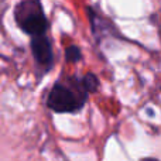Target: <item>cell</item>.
Returning a JSON list of instances; mask_svg holds the SVG:
<instances>
[{
  "instance_id": "cell-4",
  "label": "cell",
  "mask_w": 161,
  "mask_h": 161,
  "mask_svg": "<svg viewBox=\"0 0 161 161\" xmlns=\"http://www.w3.org/2000/svg\"><path fill=\"white\" fill-rule=\"evenodd\" d=\"M80 82H82L83 88L88 91V93H93V92H96L97 89H99V79L92 72L85 74V75L80 78Z\"/></svg>"
},
{
  "instance_id": "cell-3",
  "label": "cell",
  "mask_w": 161,
  "mask_h": 161,
  "mask_svg": "<svg viewBox=\"0 0 161 161\" xmlns=\"http://www.w3.org/2000/svg\"><path fill=\"white\" fill-rule=\"evenodd\" d=\"M31 53H33L34 59L42 72H48L53 68V45H51V41L47 37V34L31 37Z\"/></svg>"
},
{
  "instance_id": "cell-2",
  "label": "cell",
  "mask_w": 161,
  "mask_h": 161,
  "mask_svg": "<svg viewBox=\"0 0 161 161\" xmlns=\"http://www.w3.org/2000/svg\"><path fill=\"white\" fill-rule=\"evenodd\" d=\"M14 20L20 30L31 37L47 34L50 28L41 0H21L14 8Z\"/></svg>"
},
{
  "instance_id": "cell-1",
  "label": "cell",
  "mask_w": 161,
  "mask_h": 161,
  "mask_svg": "<svg viewBox=\"0 0 161 161\" xmlns=\"http://www.w3.org/2000/svg\"><path fill=\"white\" fill-rule=\"evenodd\" d=\"M88 91L76 76L58 80L50 91L47 106L55 113H74L83 108L88 99Z\"/></svg>"
},
{
  "instance_id": "cell-5",
  "label": "cell",
  "mask_w": 161,
  "mask_h": 161,
  "mask_svg": "<svg viewBox=\"0 0 161 161\" xmlns=\"http://www.w3.org/2000/svg\"><path fill=\"white\" fill-rule=\"evenodd\" d=\"M65 58L69 62H79L80 59H82V53H80V50L78 47L71 45V47H68L67 51H65Z\"/></svg>"
}]
</instances>
